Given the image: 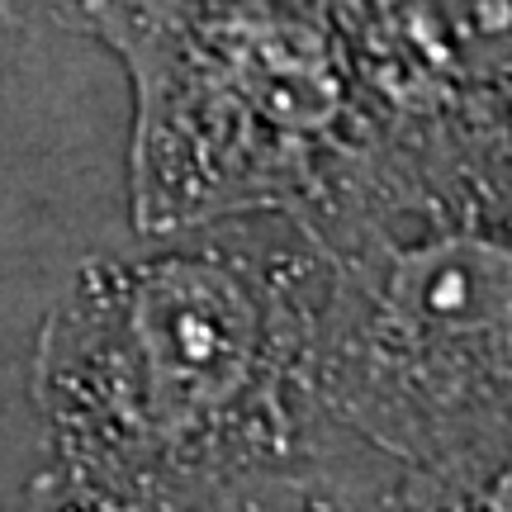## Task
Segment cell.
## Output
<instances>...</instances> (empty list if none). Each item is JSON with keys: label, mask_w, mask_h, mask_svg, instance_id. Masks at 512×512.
Here are the masks:
<instances>
[{"label": "cell", "mask_w": 512, "mask_h": 512, "mask_svg": "<svg viewBox=\"0 0 512 512\" xmlns=\"http://www.w3.org/2000/svg\"><path fill=\"white\" fill-rule=\"evenodd\" d=\"M318 299L290 214L91 256L34 337L43 465L19 512H361L389 465L318 403Z\"/></svg>", "instance_id": "cell-1"}, {"label": "cell", "mask_w": 512, "mask_h": 512, "mask_svg": "<svg viewBox=\"0 0 512 512\" xmlns=\"http://www.w3.org/2000/svg\"><path fill=\"white\" fill-rule=\"evenodd\" d=\"M95 43L133 95L138 233L309 219L370 157V95L337 0H138Z\"/></svg>", "instance_id": "cell-2"}, {"label": "cell", "mask_w": 512, "mask_h": 512, "mask_svg": "<svg viewBox=\"0 0 512 512\" xmlns=\"http://www.w3.org/2000/svg\"><path fill=\"white\" fill-rule=\"evenodd\" d=\"M323 252L313 389L384 465L512 422V214L475 185L356 181L299 219Z\"/></svg>", "instance_id": "cell-3"}, {"label": "cell", "mask_w": 512, "mask_h": 512, "mask_svg": "<svg viewBox=\"0 0 512 512\" xmlns=\"http://www.w3.org/2000/svg\"><path fill=\"white\" fill-rule=\"evenodd\" d=\"M361 512H512V422L418 465H389Z\"/></svg>", "instance_id": "cell-4"}, {"label": "cell", "mask_w": 512, "mask_h": 512, "mask_svg": "<svg viewBox=\"0 0 512 512\" xmlns=\"http://www.w3.org/2000/svg\"><path fill=\"white\" fill-rule=\"evenodd\" d=\"M128 5L138 0H0V15L19 29H62V34L95 38Z\"/></svg>", "instance_id": "cell-5"}]
</instances>
